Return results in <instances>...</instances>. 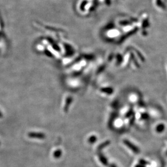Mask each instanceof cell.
Returning a JSON list of instances; mask_svg holds the SVG:
<instances>
[{
    "label": "cell",
    "instance_id": "cell-2",
    "mask_svg": "<svg viewBox=\"0 0 167 167\" xmlns=\"http://www.w3.org/2000/svg\"><path fill=\"white\" fill-rule=\"evenodd\" d=\"M139 31L142 37H147L148 35V29L151 26L149 16L147 13H143L141 15L137 21Z\"/></svg>",
    "mask_w": 167,
    "mask_h": 167
},
{
    "label": "cell",
    "instance_id": "cell-6",
    "mask_svg": "<svg viewBox=\"0 0 167 167\" xmlns=\"http://www.w3.org/2000/svg\"><path fill=\"white\" fill-rule=\"evenodd\" d=\"M112 62L114 63L115 66L116 67L121 66L123 62V54H119V53L114 54Z\"/></svg>",
    "mask_w": 167,
    "mask_h": 167
},
{
    "label": "cell",
    "instance_id": "cell-11",
    "mask_svg": "<svg viewBox=\"0 0 167 167\" xmlns=\"http://www.w3.org/2000/svg\"><path fill=\"white\" fill-rule=\"evenodd\" d=\"M111 142L110 141H107L105 142L104 143H102L101 145H99L98 147V149L99 150H102V149L105 148L107 147L108 145H110Z\"/></svg>",
    "mask_w": 167,
    "mask_h": 167
},
{
    "label": "cell",
    "instance_id": "cell-14",
    "mask_svg": "<svg viewBox=\"0 0 167 167\" xmlns=\"http://www.w3.org/2000/svg\"><path fill=\"white\" fill-rule=\"evenodd\" d=\"M139 163L140 164H142L143 166H146V165H148L149 164L147 161H146L145 160H143V159H141L139 161Z\"/></svg>",
    "mask_w": 167,
    "mask_h": 167
},
{
    "label": "cell",
    "instance_id": "cell-3",
    "mask_svg": "<svg viewBox=\"0 0 167 167\" xmlns=\"http://www.w3.org/2000/svg\"><path fill=\"white\" fill-rule=\"evenodd\" d=\"M104 35L105 37L108 40H117L119 42H120L122 36V32L118 27H111L105 30Z\"/></svg>",
    "mask_w": 167,
    "mask_h": 167
},
{
    "label": "cell",
    "instance_id": "cell-16",
    "mask_svg": "<svg viewBox=\"0 0 167 167\" xmlns=\"http://www.w3.org/2000/svg\"><path fill=\"white\" fill-rule=\"evenodd\" d=\"M149 117V115L147 114H143L141 115V119H146Z\"/></svg>",
    "mask_w": 167,
    "mask_h": 167
},
{
    "label": "cell",
    "instance_id": "cell-12",
    "mask_svg": "<svg viewBox=\"0 0 167 167\" xmlns=\"http://www.w3.org/2000/svg\"><path fill=\"white\" fill-rule=\"evenodd\" d=\"M165 128V126L163 124H160L156 127V131L157 133H162L163 131Z\"/></svg>",
    "mask_w": 167,
    "mask_h": 167
},
{
    "label": "cell",
    "instance_id": "cell-5",
    "mask_svg": "<svg viewBox=\"0 0 167 167\" xmlns=\"http://www.w3.org/2000/svg\"><path fill=\"white\" fill-rule=\"evenodd\" d=\"M154 6L155 9L157 11H164L166 10V6L164 4V3L162 2L161 0H154L153 2Z\"/></svg>",
    "mask_w": 167,
    "mask_h": 167
},
{
    "label": "cell",
    "instance_id": "cell-7",
    "mask_svg": "<svg viewBox=\"0 0 167 167\" xmlns=\"http://www.w3.org/2000/svg\"><path fill=\"white\" fill-rule=\"evenodd\" d=\"M123 141L124 144L126 145L128 147L132 150L134 153H135V154H139L140 153V150L139 148L136 146L135 145H134L133 143H132L131 142L128 141L127 140H124Z\"/></svg>",
    "mask_w": 167,
    "mask_h": 167
},
{
    "label": "cell",
    "instance_id": "cell-18",
    "mask_svg": "<svg viewBox=\"0 0 167 167\" xmlns=\"http://www.w3.org/2000/svg\"><path fill=\"white\" fill-rule=\"evenodd\" d=\"M110 167H117L114 164H111Z\"/></svg>",
    "mask_w": 167,
    "mask_h": 167
},
{
    "label": "cell",
    "instance_id": "cell-19",
    "mask_svg": "<svg viewBox=\"0 0 167 167\" xmlns=\"http://www.w3.org/2000/svg\"><path fill=\"white\" fill-rule=\"evenodd\" d=\"M166 68H167V65H166Z\"/></svg>",
    "mask_w": 167,
    "mask_h": 167
},
{
    "label": "cell",
    "instance_id": "cell-1",
    "mask_svg": "<svg viewBox=\"0 0 167 167\" xmlns=\"http://www.w3.org/2000/svg\"><path fill=\"white\" fill-rule=\"evenodd\" d=\"M140 64L133 52L129 49L123 54V62L121 65L123 67H130L133 69L137 70L140 68Z\"/></svg>",
    "mask_w": 167,
    "mask_h": 167
},
{
    "label": "cell",
    "instance_id": "cell-13",
    "mask_svg": "<svg viewBox=\"0 0 167 167\" xmlns=\"http://www.w3.org/2000/svg\"><path fill=\"white\" fill-rule=\"evenodd\" d=\"M96 141L97 137L96 136H94V135L91 136L88 139V142L91 144H93L94 143H95V142Z\"/></svg>",
    "mask_w": 167,
    "mask_h": 167
},
{
    "label": "cell",
    "instance_id": "cell-15",
    "mask_svg": "<svg viewBox=\"0 0 167 167\" xmlns=\"http://www.w3.org/2000/svg\"><path fill=\"white\" fill-rule=\"evenodd\" d=\"M133 111H132V110H130V111H129L126 114V115H125V117H127V118L129 117H130V116L133 115Z\"/></svg>",
    "mask_w": 167,
    "mask_h": 167
},
{
    "label": "cell",
    "instance_id": "cell-8",
    "mask_svg": "<svg viewBox=\"0 0 167 167\" xmlns=\"http://www.w3.org/2000/svg\"><path fill=\"white\" fill-rule=\"evenodd\" d=\"M133 22H134V21H133V20L126 19H119L117 22V27L119 28H122L125 27V26L130 24L131 23H132Z\"/></svg>",
    "mask_w": 167,
    "mask_h": 167
},
{
    "label": "cell",
    "instance_id": "cell-17",
    "mask_svg": "<svg viewBox=\"0 0 167 167\" xmlns=\"http://www.w3.org/2000/svg\"><path fill=\"white\" fill-rule=\"evenodd\" d=\"M135 167H145V166H143L141 164H137Z\"/></svg>",
    "mask_w": 167,
    "mask_h": 167
},
{
    "label": "cell",
    "instance_id": "cell-4",
    "mask_svg": "<svg viewBox=\"0 0 167 167\" xmlns=\"http://www.w3.org/2000/svg\"><path fill=\"white\" fill-rule=\"evenodd\" d=\"M128 49L133 52L135 56L136 57V59H138L139 62L140 63H144L145 62V58L144 55L142 54V53L140 51L139 49L135 48L134 47H130Z\"/></svg>",
    "mask_w": 167,
    "mask_h": 167
},
{
    "label": "cell",
    "instance_id": "cell-9",
    "mask_svg": "<svg viewBox=\"0 0 167 167\" xmlns=\"http://www.w3.org/2000/svg\"><path fill=\"white\" fill-rule=\"evenodd\" d=\"M100 91L102 93L105 94L107 95H111L114 93V89L111 87H102L100 89Z\"/></svg>",
    "mask_w": 167,
    "mask_h": 167
},
{
    "label": "cell",
    "instance_id": "cell-10",
    "mask_svg": "<svg viewBox=\"0 0 167 167\" xmlns=\"http://www.w3.org/2000/svg\"><path fill=\"white\" fill-rule=\"evenodd\" d=\"M99 160H100V161L101 162L102 164L105 165V166H107L108 165V160H107V159L105 157L104 155L102 154H101V153L99 154Z\"/></svg>",
    "mask_w": 167,
    "mask_h": 167
},
{
    "label": "cell",
    "instance_id": "cell-20",
    "mask_svg": "<svg viewBox=\"0 0 167 167\" xmlns=\"http://www.w3.org/2000/svg\"><path fill=\"white\" fill-rule=\"evenodd\" d=\"M166 155H167V153H166Z\"/></svg>",
    "mask_w": 167,
    "mask_h": 167
}]
</instances>
